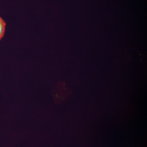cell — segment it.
<instances>
[{"label": "cell", "instance_id": "cell-1", "mask_svg": "<svg viewBox=\"0 0 147 147\" xmlns=\"http://www.w3.org/2000/svg\"><path fill=\"white\" fill-rule=\"evenodd\" d=\"M6 23L2 18L0 17V40L4 35L5 32Z\"/></svg>", "mask_w": 147, "mask_h": 147}]
</instances>
